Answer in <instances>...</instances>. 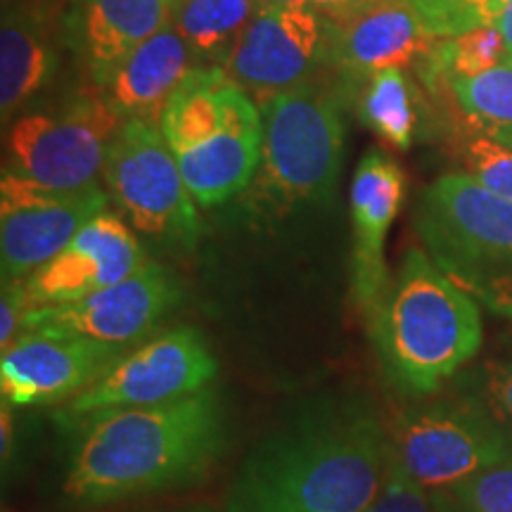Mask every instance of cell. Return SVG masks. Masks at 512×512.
Here are the masks:
<instances>
[{
    "instance_id": "1",
    "label": "cell",
    "mask_w": 512,
    "mask_h": 512,
    "mask_svg": "<svg viewBox=\"0 0 512 512\" xmlns=\"http://www.w3.org/2000/svg\"><path fill=\"white\" fill-rule=\"evenodd\" d=\"M69 441L62 491L69 503L110 505L207 475L226 448V406L211 387L157 406L55 415Z\"/></svg>"
},
{
    "instance_id": "2",
    "label": "cell",
    "mask_w": 512,
    "mask_h": 512,
    "mask_svg": "<svg viewBox=\"0 0 512 512\" xmlns=\"http://www.w3.org/2000/svg\"><path fill=\"white\" fill-rule=\"evenodd\" d=\"M392 439L373 403H311L240 465L226 512H366L387 475Z\"/></svg>"
},
{
    "instance_id": "3",
    "label": "cell",
    "mask_w": 512,
    "mask_h": 512,
    "mask_svg": "<svg viewBox=\"0 0 512 512\" xmlns=\"http://www.w3.org/2000/svg\"><path fill=\"white\" fill-rule=\"evenodd\" d=\"M387 380L408 394H434L482 347V313L425 249H408L368 318Z\"/></svg>"
},
{
    "instance_id": "4",
    "label": "cell",
    "mask_w": 512,
    "mask_h": 512,
    "mask_svg": "<svg viewBox=\"0 0 512 512\" xmlns=\"http://www.w3.org/2000/svg\"><path fill=\"white\" fill-rule=\"evenodd\" d=\"M185 188L214 209L245 195L261 159V110L223 67H192L159 121Z\"/></svg>"
},
{
    "instance_id": "5",
    "label": "cell",
    "mask_w": 512,
    "mask_h": 512,
    "mask_svg": "<svg viewBox=\"0 0 512 512\" xmlns=\"http://www.w3.org/2000/svg\"><path fill=\"white\" fill-rule=\"evenodd\" d=\"M261 110V159L245 190L252 219H285L335 195L344 157L342 98L335 88L306 81L256 100Z\"/></svg>"
},
{
    "instance_id": "6",
    "label": "cell",
    "mask_w": 512,
    "mask_h": 512,
    "mask_svg": "<svg viewBox=\"0 0 512 512\" xmlns=\"http://www.w3.org/2000/svg\"><path fill=\"white\" fill-rule=\"evenodd\" d=\"M415 233L460 290L496 316L512 318V202L467 174H444L415 207Z\"/></svg>"
},
{
    "instance_id": "7",
    "label": "cell",
    "mask_w": 512,
    "mask_h": 512,
    "mask_svg": "<svg viewBox=\"0 0 512 512\" xmlns=\"http://www.w3.org/2000/svg\"><path fill=\"white\" fill-rule=\"evenodd\" d=\"M102 181L110 202L136 235L181 252L195 249L200 240L197 204L159 124H121L107 147Z\"/></svg>"
},
{
    "instance_id": "8",
    "label": "cell",
    "mask_w": 512,
    "mask_h": 512,
    "mask_svg": "<svg viewBox=\"0 0 512 512\" xmlns=\"http://www.w3.org/2000/svg\"><path fill=\"white\" fill-rule=\"evenodd\" d=\"M124 121L95 88L50 110L24 112L10 124L5 171L55 190L98 183L107 147Z\"/></svg>"
},
{
    "instance_id": "9",
    "label": "cell",
    "mask_w": 512,
    "mask_h": 512,
    "mask_svg": "<svg viewBox=\"0 0 512 512\" xmlns=\"http://www.w3.org/2000/svg\"><path fill=\"white\" fill-rule=\"evenodd\" d=\"M392 453L427 494L512 460V437L477 399H441L396 422Z\"/></svg>"
},
{
    "instance_id": "10",
    "label": "cell",
    "mask_w": 512,
    "mask_h": 512,
    "mask_svg": "<svg viewBox=\"0 0 512 512\" xmlns=\"http://www.w3.org/2000/svg\"><path fill=\"white\" fill-rule=\"evenodd\" d=\"M219 361L200 330L181 328L159 332L136 349H128L74 399L60 415H86L117 406H157L197 394L214 384Z\"/></svg>"
},
{
    "instance_id": "11",
    "label": "cell",
    "mask_w": 512,
    "mask_h": 512,
    "mask_svg": "<svg viewBox=\"0 0 512 512\" xmlns=\"http://www.w3.org/2000/svg\"><path fill=\"white\" fill-rule=\"evenodd\" d=\"M110 204L100 183L55 190L3 171L0 178V271L8 283H24L53 261L79 230Z\"/></svg>"
},
{
    "instance_id": "12",
    "label": "cell",
    "mask_w": 512,
    "mask_h": 512,
    "mask_svg": "<svg viewBox=\"0 0 512 512\" xmlns=\"http://www.w3.org/2000/svg\"><path fill=\"white\" fill-rule=\"evenodd\" d=\"M181 297V285L174 275L150 261L131 278L76 302L29 309L24 332L133 347L157 330V325L181 304Z\"/></svg>"
},
{
    "instance_id": "13",
    "label": "cell",
    "mask_w": 512,
    "mask_h": 512,
    "mask_svg": "<svg viewBox=\"0 0 512 512\" xmlns=\"http://www.w3.org/2000/svg\"><path fill=\"white\" fill-rule=\"evenodd\" d=\"M330 22L316 8L264 3L228 55L226 69L254 100L271 98L311 81L330 62Z\"/></svg>"
},
{
    "instance_id": "14",
    "label": "cell",
    "mask_w": 512,
    "mask_h": 512,
    "mask_svg": "<svg viewBox=\"0 0 512 512\" xmlns=\"http://www.w3.org/2000/svg\"><path fill=\"white\" fill-rule=\"evenodd\" d=\"M131 347L24 332L0 356V394L10 406H46L98 380Z\"/></svg>"
},
{
    "instance_id": "15",
    "label": "cell",
    "mask_w": 512,
    "mask_h": 512,
    "mask_svg": "<svg viewBox=\"0 0 512 512\" xmlns=\"http://www.w3.org/2000/svg\"><path fill=\"white\" fill-rule=\"evenodd\" d=\"M147 264L136 230L105 209L53 261L24 280V290L31 309L69 304L131 278Z\"/></svg>"
},
{
    "instance_id": "16",
    "label": "cell",
    "mask_w": 512,
    "mask_h": 512,
    "mask_svg": "<svg viewBox=\"0 0 512 512\" xmlns=\"http://www.w3.org/2000/svg\"><path fill=\"white\" fill-rule=\"evenodd\" d=\"M406 195V176L401 166L382 150H370L361 157L351 183V299L366 316L380 304L392 275L384 261V240L399 216Z\"/></svg>"
},
{
    "instance_id": "17",
    "label": "cell",
    "mask_w": 512,
    "mask_h": 512,
    "mask_svg": "<svg viewBox=\"0 0 512 512\" xmlns=\"http://www.w3.org/2000/svg\"><path fill=\"white\" fill-rule=\"evenodd\" d=\"M171 0H67L60 41L79 57L95 88L171 22Z\"/></svg>"
},
{
    "instance_id": "18",
    "label": "cell",
    "mask_w": 512,
    "mask_h": 512,
    "mask_svg": "<svg viewBox=\"0 0 512 512\" xmlns=\"http://www.w3.org/2000/svg\"><path fill=\"white\" fill-rule=\"evenodd\" d=\"M330 34V62L351 79L420 64L441 41L408 0H375L356 15L330 22Z\"/></svg>"
},
{
    "instance_id": "19",
    "label": "cell",
    "mask_w": 512,
    "mask_h": 512,
    "mask_svg": "<svg viewBox=\"0 0 512 512\" xmlns=\"http://www.w3.org/2000/svg\"><path fill=\"white\" fill-rule=\"evenodd\" d=\"M197 67L174 22L133 50L107 81L98 86L102 98L124 121L159 124L171 95L190 69Z\"/></svg>"
},
{
    "instance_id": "20",
    "label": "cell",
    "mask_w": 512,
    "mask_h": 512,
    "mask_svg": "<svg viewBox=\"0 0 512 512\" xmlns=\"http://www.w3.org/2000/svg\"><path fill=\"white\" fill-rule=\"evenodd\" d=\"M50 12L31 3L3 5L0 22V119L10 128L19 112L55 79L60 55Z\"/></svg>"
},
{
    "instance_id": "21",
    "label": "cell",
    "mask_w": 512,
    "mask_h": 512,
    "mask_svg": "<svg viewBox=\"0 0 512 512\" xmlns=\"http://www.w3.org/2000/svg\"><path fill=\"white\" fill-rule=\"evenodd\" d=\"M266 0H176L171 22L197 67H223Z\"/></svg>"
},
{
    "instance_id": "22",
    "label": "cell",
    "mask_w": 512,
    "mask_h": 512,
    "mask_svg": "<svg viewBox=\"0 0 512 512\" xmlns=\"http://www.w3.org/2000/svg\"><path fill=\"white\" fill-rule=\"evenodd\" d=\"M358 119L396 150H408L418 131V93L403 67H387L356 79Z\"/></svg>"
},
{
    "instance_id": "23",
    "label": "cell",
    "mask_w": 512,
    "mask_h": 512,
    "mask_svg": "<svg viewBox=\"0 0 512 512\" xmlns=\"http://www.w3.org/2000/svg\"><path fill=\"white\" fill-rule=\"evenodd\" d=\"M448 86L467 126L512 150V62L479 76H456Z\"/></svg>"
},
{
    "instance_id": "24",
    "label": "cell",
    "mask_w": 512,
    "mask_h": 512,
    "mask_svg": "<svg viewBox=\"0 0 512 512\" xmlns=\"http://www.w3.org/2000/svg\"><path fill=\"white\" fill-rule=\"evenodd\" d=\"M430 498L434 512H512V460Z\"/></svg>"
},
{
    "instance_id": "25",
    "label": "cell",
    "mask_w": 512,
    "mask_h": 512,
    "mask_svg": "<svg viewBox=\"0 0 512 512\" xmlns=\"http://www.w3.org/2000/svg\"><path fill=\"white\" fill-rule=\"evenodd\" d=\"M439 38H456L484 24H494L501 0H408Z\"/></svg>"
},
{
    "instance_id": "26",
    "label": "cell",
    "mask_w": 512,
    "mask_h": 512,
    "mask_svg": "<svg viewBox=\"0 0 512 512\" xmlns=\"http://www.w3.org/2000/svg\"><path fill=\"white\" fill-rule=\"evenodd\" d=\"M463 174L512 202V150L475 133L463 145Z\"/></svg>"
},
{
    "instance_id": "27",
    "label": "cell",
    "mask_w": 512,
    "mask_h": 512,
    "mask_svg": "<svg viewBox=\"0 0 512 512\" xmlns=\"http://www.w3.org/2000/svg\"><path fill=\"white\" fill-rule=\"evenodd\" d=\"M366 512H434V505L430 494L389 453L382 489Z\"/></svg>"
},
{
    "instance_id": "28",
    "label": "cell",
    "mask_w": 512,
    "mask_h": 512,
    "mask_svg": "<svg viewBox=\"0 0 512 512\" xmlns=\"http://www.w3.org/2000/svg\"><path fill=\"white\" fill-rule=\"evenodd\" d=\"M477 401L512 437V358L489 361L479 370Z\"/></svg>"
},
{
    "instance_id": "29",
    "label": "cell",
    "mask_w": 512,
    "mask_h": 512,
    "mask_svg": "<svg viewBox=\"0 0 512 512\" xmlns=\"http://www.w3.org/2000/svg\"><path fill=\"white\" fill-rule=\"evenodd\" d=\"M29 299L24 283L3 280V297H0V349H8L24 332V320L29 313Z\"/></svg>"
},
{
    "instance_id": "30",
    "label": "cell",
    "mask_w": 512,
    "mask_h": 512,
    "mask_svg": "<svg viewBox=\"0 0 512 512\" xmlns=\"http://www.w3.org/2000/svg\"><path fill=\"white\" fill-rule=\"evenodd\" d=\"M375 0H309L311 8H316L320 15L330 22H339V19H347L356 12L366 10L368 5H373Z\"/></svg>"
},
{
    "instance_id": "31",
    "label": "cell",
    "mask_w": 512,
    "mask_h": 512,
    "mask_svg": "<svg viewBox=\"0 0 512 512\" xmlns=\"http://www.w3.org/2000/svg\"><path fill=\"white\" fill-rule=\"evenodd\" d=\"M494 24L503 36L505 50H508V62H512V0H501L498 3Z\"/></svg>"
},
{
    "instance_id": "32",
    "label": "cell",
    "mask_w": 512,
    "mask_h": 512,
    "mask_svg": "<svg viewBox=\"0 0 512 512\" xmlns=\"http://www.w3.org/2000/svg\"><path fill=\"white\" fill-rule=\"evenodd\" d=\"M10 403L3 401V411H0V418H3V467L8 465L12 456V444H15V434H12V413Z\"/></svg>"
},
{
    "instance_id": "33",
    "label": "cell",
    "mask_w": 512,
    "mask_h": 512,
    "mask_svg": "<svg viewBox=\"0 0 512 512\" xmlns=\"http://www.w3.org/2000/svg\"><path fill=\"white\" fill-rule=\"evenodd\" d=\"M27 3L36 5V8H43V10L53 12V8H57V5H62V8H64V3H67V0H27Z\"/></svg>"
},
{
    "instance_id": "34",
    "label": "cell",
    "mask_w": 512,
    "mask_h": 512,
    "mask_svg": "<svg viewBox=\"0 0 512 512\" xmlns=\"http://www.w3.org/2000/svg\"><path fill=\"white\" fill-rule=\"evenodd\" d=\"M17 3H27V0H3V5H17Z\"/></svg>"
},
{
    "instance_id": "35",
    "label": "cell",
    "mask_w": 512,
    "mask_h": 512,
    "mask_svg": "<svg viewBox=\"0 0 512 512\" xmlns=\"http://www.w3.org/2000/svg\"><path fill=\"white\" fill-rule=\"evenodd\" d=\"M185 512H211V510H207V508H195V510H185Z\"/></svg>"
},
{
    "instance_id": "36",
    "label": "cell",
    "mask_w": 512,
    "mask_h": 512,
    "mask_svg": "<svg viewBox=\"0 0 512 512\" xmlns=\"http://www.w3.org/2000/svg\"><path fill=\"white\" fill-rule=\"evenodd\" d=\"M171 5H176V0H171Z\"/></svg>"
},
{
    "instance_id": "37",
    "label": "cell",
    "mask_w": 512,
    "mask_h": 512,
    "mask_svg": "<svg viewBox=\"0 0 512 512\" xmlns=\"http://www.w3.org/2000/svg\"><path fill=\"white\" fill-rule=\"evenodd\" d=\"M5 512H10V510H5Z\"/></svg>"
}]
</instances>
